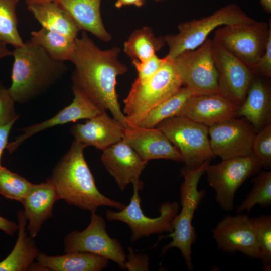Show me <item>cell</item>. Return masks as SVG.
<instances>
[{
  "instance_id": "6da1fadb",
  "label": "cell",
  "mask_w": 271,
  "mask_h": 271,
  "mask_svg": "<svg viewBox=\"0 0 271 271\" xmlns=\"http://www.w3.org/2000/svg\"><path fill=\"white\" fill-rule=\"evenodd\" d=\"M75 43L71 60L75 66L73 86L101 110L109 111L125 128H131L121 109L116 90L117 77L127 71V66L118 59L120 49L102 50L83 31Z\"/></svg>"
},
{
  "instance_id": "7a4b0ae2",
  "label": "cell",
  "mask_w": 271,
  "mask_h": 271,
  "mask_svg": "<svg viewBox=\"0 0 271 271\" xmlns=\"http://www.w3.org/2000/svg\"><path fill=\"white\" fill-rule=\"evenodd\" d=\"M85 148L74 141L46 181L53 186L60 200L91 214L96 213L98 208L102 206L123 209L125 204L110 199L98 190L84 157Z\"/></svg>"
},
{
  "instance_id": "3957f363",
  "label": "cell",
  "mask_w": 271,
  "mask_h": 271,
  "mask_svg": "<svg viewBox=\"0 0 271 271\" xmlns=\"http://www.w3.org/2000/svg\"><path fill=\"white\" fill-rule=\"evenodd\" d=\"M14 62L8 91L15 101L28 102L61 79L67 71L63 62L52 59L45 50L31 40L12 51Z\"/></svg>"
},
{
  "instance_id": "277c9868",
  "label": "cell",
  "mask_w": 271,
  "mask_h": 271,
  "mask_svg": "<svg viewBox=\"0 0 271 271\" xmlns=\"http://www.w3.org/2000/svg\"><path fill=\"white\" fill-rule=\"evenodd\" d=\"M210 162V160L206 161L200 167L193 170L184 168L181 169V173L184 179L180 188L182 208L180 212L177 213L172 221L173 232L167 236L172 240L162 248L161 252L162 255H164L170 248H177L180 250L189 270H193L192 245L197 239L192 220L194 213L205 194L204 190H198V184Z\"/></svg>"
},
{
  "instance_id": "5b68a950",
  "label": "cell",
  "mask_w": 271,
  "mask_h": 271,
  "mask_svg": "<svg viewBox=\"0 0 271 271\" xmlns=\"http://www.w3.org/2000/svg\"><path fill=\"white\" fill-rule=\"evenodd\" d=\"M182 86L172 61L167 59L151 78L143 81L135 79L124 100L123 113L130 126H136L151 109Z\"/></svg>"
},
{
  "instance_id": "8992f818",
  "label": "cell",
  "mask_w": 271,
  "mask_h": 271,
  "mask_svg": "<svg viewBox=\"0 0 271 271\" xmlns=\"http://www.w3.org/2000/svg\"><path fill=\"white\" fill-rule=\"evenodd\" d=\"M252 20L239 6L231 4L207 17L181 23L178 26L177 34L164 37L169 47V52L165 57L172 61L182 52L198 47L208 38L209 34L219 26Z\"/></svg>"
},
{
  "instance_id": "52a82bcc",
  "label": "cell",
  "mask_w": 271,
  "mask_h": 271,
  "mask_svg": "<svg viewBox=\"0 0 271 271\" xmlns=\"http://www.w3.org/2000/svg\"><path fill=\"white\" fill-rule=\"evenodd\" d=\"M158 127L179 150L184 168L193 170L214 157L210 145L209 127L182 116L160 122Z\"/></svg>"
},
{
  "instance_id": "ba28073f",
  "label": "cell",
  "mask_w": 271,
  "mask_h": 271,
  "mask_svg": "<svg viewBox=\"0 0 271 271\" xmlns=\"http://www.w3.org/2000/svg\"><path fill=\"white\" fill-rule=\"evenodd\" d=\"M261 168L253 154L222 160L207 166L205 172L208 183L215 191L216 201L223 210H233L236 191L249 177L257 174Z\"/></svg>"
},
{
  "instance_id": "9c48e42d",
  "label": "cell",
  "mask_w": 271,
  "mask_h": 271,
  "mask_svg": "<svg viewBox=\"0 0 271 271\" xmlns=\"http://www.w3.org/2000/svg\"><path fill=\"white\" fill-rule=\"evenodd\" d=\"M182 86L197 94H220L212 54V40L185 51L172 60Z\"/></svg>"
},
{
  "instance_id": "30bf717a",
  "label": "cell",
  "mask_w": 271,
  "mask_h": 271,
  "mask_svg": "<svg viewBox=\"0 0 271 271\" xmlns=\"http://www.w3.org/2000/svg\"><path fill=\"white\" fill-rule=\"evenodd\" d=\"M271 25L254 19L241 23L225 25L216 29L213 39L220 43L249 69L264 53L271 34Z\"/></svg>"
},
{
  "instance_id": "8fae6325",
  "label": "cell",
  "mask_w": 271,
  "mask_h": 271,
  "mask_svg": "<svg viewBox=\"0 0 271 271\" xmlns=\"http://www.w3.org/2000/svg\"><path fill=\"white\" fill-rule=\"evenodd\" d=\"M133 193L128 205L118 212L106 210L105 217L109 221H121L131 230L130 240L136 242L140 239L154 234L173 231L172 221L177 214L179 204L176 201L164 202L159 207L160 215L155 218L146 216L141 206L140 189L133 186Z\"/></svg>"
},
{
  "instance_id": "7c38bea8",
  "label": "cell",
  "mask_w": 271,
  "mask_h": 271,
  "mask_svg": "<svg viewBox=\"0 0 271 271\" xmlns=\"http://www.w3.org/2000/svg\"><path fill=\"white\" fill-rule=\"evenodd\" d=\"M106 223L101 215L91 214L88 226L83 231L74 230L64 238V251L86 252L111 260L122 269L126 254L120 242L111 238L106 231Z\"/></svg>"
},
{
  "instance_id": "4fadbf2b",
  "label": "cell",
  "mask_w": 271,
  "mask_h": 271,
  "mask_svg": "<svg viewBox=\"0 0 271 271\" xmlns=\"http://www.w3.org/2000/svg\"><path fill=\"white\" fill-rule=\"evenodd\" d=\"M212 54L220 94L239 107L254 75L247 65L214 39Z\"/></svg>"
},
{
  "instance_id": "5bb4252c",
  "label": "cell",
  "mask_w": 271,
  "mask_h": 271,
  "mask_svg": "<svg viewBox=\"0 0 271 271\" xmlns=\"http://www.w3.org/2000/svg\"><path fill=\"white\" fill-rule=\"evenodd\" d=\"M256 132L243 117L213 124L209 127L212 152L222 160L252 155V143Z\"/></svg>"
},
{
  "instance_id": "9a60e30c",
  "label": "cell",
  "mask_w": 271,
  "mask_h": 271,
  "mask_svg": "<svg viewBox=\"0 0 271 271\" xmlns=\"http://www.w3.org/2000/svg\"><path fill=\"white\" fill-rule=\"evenodd\" d=\"M217 248L228 253L239 252L251 259H260L258 244L247 214L224 217L212 230Z\"/></svg>"
},
{
  "instance_id": "2e32d148",
  "label": "cell",
  "mask_w": 271,
  "mask_h": 271,
  "mask_svg": "<svg viewBox=\"0 0 271 271\" xmlns=\"http://www.w3.org/2000/svg\"><path fill=\"white\" fill-rule=\"evenodd\" d=\"M102 152L101 162L120 190L124 191L130 183L140 190L143 189L140 176L148 162L122 139Z\"/></svg>"
},
{
  "instance_id": "e0dca14e",
  "label": "cell",
  "mask_w": 271,
  "mask_h": 271,
  "mask_svg": "<svg viewBox=\"0 0 271 271\" xmlns=\"http://www.w3.org/2000/svg\"><path fill=\"white\" fill-rule=\"evenodd\" d=\"M74 98L72 102L52 117L42 122L21 129L23 133L15 141L8 144L10 153L16 150L28 138L45 129L81 119H88L100 113L101 110L95 105L80 90L72 86Z\"/></svg>"
},
{
  "instance_id": "ac0fdd59",
  "label": "cell",
  "mask_w": 271,
  "mask_h": 271,
  "mask_svg": "<svg viewBox=\"0 0 271 271\" xmlns=\"http://www.w3.org/2000/svg\"><path fill=\"white\" fill-rule=\"evenodd\" d=\"M122 140L146 162L154 159L183 162L179 150L157 127L124 128Z\"/></svg>"
},
{
  "instance_id": "d6986e66",
  "label": "cell",
  "mask_w": 271,
  "mask_h": 271,
  "mask_svg": "<svg viewBox=\"0 0 271 271\" xmlns=\"http://www.w3.org/2000/svg\"><path fill=\"white\" fill-rule=\"evenodd\" d=\"M238 107L221 94H195L178 116L187 117L209 127L236 117Z\"/></svg>"
},
{
  "instance_id": "ffe728a7",
  "label": "cell",
  "mask_w": 271,
  "mask_h": 271,
  "mask_svg": "<svg viewBox=\"0 0 271 271\" xmlns=\"http://www.w3.org/2000/svg\"><path fill=\"white\" fill-rule=\"evenodd\" d=\"M124 128L103 111L84 123L73 125L70 131L74 141L103 151L122 139Z\"/></svg>"
},
{
  "instance_id": "44dd1931",
  "label": "cell",
  "mask_w": 271,
  "mask_h": 271,
  "mask_svg": "<svg viewBox=\"0 0 271 271\" xmlns=\"http://www.w3.org/2000/svg\"><path fill=\"white\" fill-rule=\"evenodd\" d=\"M60 199L53 186L47 182L32 184L21 203L28 222L26 230L35 237L43 223L53 216V206Z\"/></svg>"
},
{
  "instance_id": "7402d4cb",
  "label": "cell",
  "mask_w": 271,
  "mask_h": 271,
  "mask_svg": "<svg viewBox=\"0 0 271 271\" xmlns=\"http://www.w3.org/2000/svg\"><path fill=\"white\" fill-rule=\"evenodd\" d=\"M53 2L71 16L80 31L89 32L105 42L112 39L102 20L101 0H54Z\"/></svg>"
},
{
  "instance_id": "603a6c76",
  "label": "cell",
  "mask_w": 271,
  "mask_h": 271,
  "mask_svg": "<svg viewBox=\"0 0 271 271\" xmlns=\"http://www.w3.org/2000/svg\"><path fill=\"white\" fill-rule=\"evenodd\" d=\"M237 116L246 119L258 132L271 122V91L260 78L254 77Z\"/></svg>"
},
{
  "instance_id": "cb8c5ba5",
  "label": "cell",
  "mask_w": 271,
  "mask_h": 271,
  "mask_svg": "<svg viewBox=\"0 0 271 271\" xmlns=\"http://www.w3.org/2000/svg\"><path fill=\"white\" fill-rule=\"evenodd\" d=\"M36 260L48 270L101 271L108 266L109 260L91 253L76 251L58 256L40 252Z\"/></svg>"
},
{
  "instance_id": "d4e9b609",
  "label": "cell",
  "mask_w": 271,
  "mask_h": 271,
  "mask_svg": "<svg viewBox=\"0 0 271 271\" xmlns=\"http://www.w3.org/2000/svg\"><path fill=\"white\" fill-rule=\"evenodd\" d=\"M18 235L9 255L0 262V271L28 270L40 253L34 238L28 234L23 210L17 212Z\"/></svg>"
},
{
  "instance_id": "484cf974",
  "label": "cell",
  "mask_w": 271,
  "mask_h": 271,
  "mask_svg": "<svg viewBox=\"0 0 271 271\" xmlns=\"http://www.w3.org/2000/svg\"><path fill=\"white\" fill-rule=\"evenodd\" d=\"M28 10L42 27L73 39L80 31L71 16L53 1L27 6Z\"/></svg>"
},
{
  "instance_id": "4316f807",
  "label": "cell",
  "mask_w": 271,
  "mask_h": 271,
  "mask_svg": "<svg viewBox=\"0 0 271 271\" xmlns=\"http://www.w3.org/2000/svg\"><path fill=\"white\" fill-rule=\"evenodd\" d=\"M195 94L197 93L190 89L181 87L173 95L151 109L134 126L153 128L166 119L178 116L187 101Z\"/></svg>"
},
{
  "instance_id": "83f0119b",
  "label": "cell",
  "mask_w": 271,
  "mask_h": 271,
  "mask_svg": "<svg viewBox=\"0 0 271 271\" xmlns=\"http://www.w3.org/2000/svg\"><path fill=\"white\" fill-rule=\"evenodd\" d=\"M75 40L42 27L31 33V41L42 47L53 60L71 61L76 48Z\"/></svg>"
},
{
  "instance_id": "f1b7e54d",
  "label": "cell",
  "mask_w": 271,
  "mask_h": 271,
  "mask_svg": "<svg viewBox=\"0 0 271 271\" xmlns=\"http://www.w3.org/2000/svg\"><path fill=\"white\" fill-rule=\"evenodd\" d=\"M166 44L147 26L134 30L124 43V52L132 60L144 61L155 55Z\"/></svg>"
},
{
  "instance_id": "f546056e",
  "label": "cell",
  "mask_w": 271,
  "mask_h": 271,
  "mask_svg": "<svg viewBox=\"0 0 271 271\" xmlns=\"http://www.w3.org/2000/svg\"><path fill=\"white\" fill-rule=\"evenodd\" d=\"M253 185L246 198L236 208L237 214L246 211L249 213L252 208L258 205L264 208L271 205V172L260 171L251 180Z\"/></svg>"
},
{
  "instance_id": "4dcf8cb0",
  "label": "cell",
  "mask_w": 271,
  "mask_h": 271,
  "mask_svg": "<svg viewBox=\"0 0 271 271\" xmlns=\"http://www.w3.org/2000/svg\"><path fill=\"white\" fill-rule=\"evenodd\" d=\"M18 3L17 0H0V42L14 48L24 44L18 29L16 13Z\"/></svg>"
},
{
  "instance_id": "1f68e13d",
  "label": "cell",
  "mask_w": 271,
  "mask_h": 271,
  "mask_svg": "<svg viewBox=\"0 0 271 271\" xmlns=\"http://www.w3.org/2000/svg\"><path fill=\"white\" fill-rule=\"evenodd\" d=\"M256 236L260 259L265 271L271 269V215L262 214L250 218Z\"/></svg>"
},
{
  "instance_id": "d6a6232c",
  "label": "cell",
  "mask_w": 271,
  "mask_h": 271,
  "mask_svg": "<svg viewBox=\"0 0 271 271\" xmlns=\"http://www.w3.org/2000/svg\"><path fill=\"white\" fill-rule=\"evenodd\" d=\"M33 183L7 168L0 167V194L21 203Z\"/></svg>"
},
{
  "instance_id": "836d02e7",
  "label": "cell",
  "mask_w": 271,
  "mask_h": 271,
  "mask_svg": "<svg viewBox=\"0 0 271 271\" xmlns=\"http://www.w3.org/2000/svg\"><path fill=\"white\" fill-rule=\"evenodd\" d=\"M252 151L262 168L267 170L271 168V122L255 134Z\"/></svg>"
},
{
  "instance_id": "e575fe53",
  "label": "cell",
  "mask_w": 271,
  "mask_h": 271,
  "mask_svg": "<svg viewBox=\"0 0 271 271\" xmlns=\"http://www.w3.org/2000/svg\"><path fill=\"white\" fill-rule=\"evenodd\" d=\"M167 61L165 57L160 58L156 54L144 61L132 60V63L138 72L137 80H146L154 75Z\"/></svg>"
},
{
  "instance_id": "d590c367",
  "label": "cell",
  "mask_w": 271,
  "mask_h": 271,
  "mask_svg": "<svg viewBox=\"0 0 271 271\" xmlns=\"http://www.w3.org/2000/svg\"><path fill=\"white\" fill-rule=\"evenodd\" d=\"M15 103L8 88L0 82V124H6L18 119L19 115L16 113Z\"/></svg>"
},
{
  "instance_id": "8d00e7d4",
  "label": "cell",
  "mask_w": 271,
  "mask_h": 271,
  "mask_svg": "<svg viewBox=\"0 0 271 271\" xmlns=\"http://www.w3.org/2000/svg\"><path fill=\"white\" fill-rule=\"evenodd\" d=\"M149 257L144 253H136L132 247L128 248L124 269L129 271L149 270Z\"/></svg>"
},
{
  "instance_id": "74e56055",
  "label": "cell",
  "mask_w": 271,
  "mask_h": 271,
  "mask_svg": "<svg viewBox=\"0 0 271 271\" xmlns=\"http://www.w3.org/2000/svg\"><path fill=\"white\" fill-rule=\"evenodd\" d=\"M254 75L271 76V34L268 38L264 53L250 69Z\"/></svg>"
},
{
  "instance_id": "f35d334b",
  "label": "cell",
  "mask_w": 271,
  "mask_h": 271,
  "mask_svg": "<svg viewBox=\"0 0 271 271\" xmlns=\"http://www.w3.org/2000/svg\"><path fill=\"white\" fill-rule=\"evenodd\" d=\"M16 121L14 120L6 124H0V167L2 166L1 162L2 156L4 150L7 146L9 133Z\"/></svg>"
},
{
  "instance_id": "ab89813d",
  "label": "cell",
  "mask_w": 271,
  "mask_h": 271,
  "mask_svg": "<svg viewBox=\"0 0 271 271\" xmlns=\"http://www.w3.org/2000/svg\"><path fill=\"white\" fill-rule=\"evenodd\" d=\"M0 229L10 236L18 230V224L0 216Z\"/></svg>"
},
{
  "instance_id": "60d3db41",
  "label": "cell",
  "mask_w": 271,
  "mask_h": 271,
  "mask_svg": "<svg viewBox=\"0 0 271 271\" xmlns=\"http://www.w3.org/2000/svg\"><path fill=\"white\" fill-rule=\"evenodd\" d=\"M144 0H117L115 6L117 8H120L126 5H134L140 7L144 5Z\"/></svg>"
},
{
  "instance_id": "b9f144b4",
  "label": "cell",
  "mask_w": 271,
  "mask_h": 271,
  "mask_svg": "<svg viewBox=\"0 0 271 271\" xmlns=\"http://www.w3.org/2000/svg\"><path fill=\"white\" fill-rule=\"evenodd\" d=\"M7 45V44L0 42V60L12 55V51L8 49Z\"/></svg>"
},
{
  "instance_id": "7bdbcfd3",
  "label": "cell",
  "mask_w": 271,
  "mask_h": 271,
  "mask_svg": "<svg viewBox=\"0 0 271 271\" xmlns=\"http://www.w3.org/2000/svg\"><path fill=\"white\" fill-rule=\"evenodd\" d=\"M260 4L267 13L271 12V0H260Z\"/></svg>"
},
{
  "instance_id": "ee69618b",
  "label": "cell",
  "mask_w": 271,
  "mask_h": 271,
  "mask_svg": "<svg viewBox=\"0 0 271 271\" xmlns=\"http://www.w3.org/2000/svg\"><path fill=\"white\" fill-rule=\"evenodd\" d=\"M54 0H25L27 6L32 4H41L53 2Z\"/></svg>"
},
{
  "instance_id": "f6af8a7d",
  "label": "cell",
  "mask_w": 271,
  "mask_h": 271,
  "mask_svg": "<svg viewBox=\"0 0 271 271\" xmlns=\"http://www.w3.org/2000/svg\"><path fill=\"white\" fill-rule=\"evenodd\" d=\"M155 1H157V2H159V1H164V0H155Z\"/></svg>"
},
{
  "instance_id": "bcb514c9",
  "label": "cell",
  "mask_w": 271,
  "mask_h": 271,
  "mask_svg": "<svg viewBox=\"0 0 271 271\" xmlns=\"http://www.w3.org/2000/svg\"><path fill=\"white\" fill-rule=\"evenodd\" d=\"M17 1L19 3L20 0H17Z\"/></svg>"
}]
</instances>
